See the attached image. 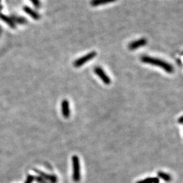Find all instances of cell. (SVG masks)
I'll return each instance as SVG.
<instances>
[{"instance_id":"6da1fadb","label":"cell","mask_w":183,"mask_h":183,"mask_svg":"<svg viewBox=\"0 0 183 183\" xmlns=\"http://www.w3.org/2000/svg\"><path fill=\"white\" fill-rule=\"evenodd\" d=\"M141 61L144 63L159 66V67L163 69L168 73H172L174 71L173 66L168 62L163 61V60L148 56H143L141 57Z\"/></svg>"},{"instance_id":"7a4b0ae2","label":"cell","mask_w":183,"mask_h":183,"mask_svg":"<svg viewBox=\"0 0 183 183\" xmlns=\"http://www.w3.org/2000/svg\"><path fill=\"white\" fill-rule=\"evenodd\" d=\"M72 167H73V180L75 182H78L81 180V167L79 157L77 155L72 157Z\"/></svg>"},{"instance_id":"3957f363","label":"cell","mask_w":183,"mask_h":183,"mask_svg":"<svg viewBox=\"0 0 183 183\" xmlns=\"http://www.w3.org/2000/svg\"><path fill=\"white\" fill-rule=\"evenodd\" d=\"M97 55V52H94V51L87 54L84 55V56L77 59L76 61L74 62V63H73V65H74V66H75V67H80V66H81L85 63H86V62L90 61V60L93 59Z\"/></svg>"},{"instance_id":"277c9868","label":"cell","mask_w":183,"mask_h":183,"mask_svg":"<svg viewBox=\"0 0 183 183\" xmlns=\"http://www.w3.org/2000/svg\"><path fill=\"white\" fill-rule=\"evenodd\" d=\"M94 73L97 74L98 76L99 77V78L100 79L103 81V83L106 85H109L111 84V79L109 78V77L107 75L105 72H104L103 69H102L101 67L100 66H97L95 67L94 69Z\"/></svg>"},{"instance_id":"5b68a950","label":"cell","mask_w":183,"mask_h":183,"mask_svg":"<svg viewBox=\"0 0 183 183\" xmlns=\"http://www.w3.org/2000/svg\"><path fill=\"white\" fill-rule=\"evenodd\" d=\"M34 171L35 172L38 174L40 177L44 178V180H47V181L50 182V183H57L58 182V178L54 174H46L44 172H41L39 170V169H34Z\"/></svg>"},{"instance_id":"8992f818","label":"cell","mask_w":183,"mask_h":183,"mask_svg":"<svg viewBox=\"0 0 183 183\" xmlns=\"http://www.w3.org/2000/svg\"><path fill=\"white\" fill-rule=\"evenodd\" d=\"M61 113L64 118H69L71 114L70 106L67 100L64 99L61 102Z\"/></svg>"},{"instance_id":"52a82bcc","label":"cell","mask_w":183,"mask_h":183,"mask_svg":"<svg viewBox=\"0 0 183 183\" xmlns=\"http://www.w3.org/2000/svg\"><path fill=\"white\" fill-rule=\"evenodd\" d=\"M147 43V41L146 39L142 38L140 39H138L137 41H134L128 45V48L130 49V50H134L136 49H137L138 48H140V47H142L145 46Z\"/></svg>"},{"instance_id":"ba28073f","label":"cell","mask_w":183,"mask_h":183,"mask_svg":"<svg viewBox=\"0 0 183 183\" xmlns=\"http://www.w3.org/2000/svg\"><path fill=\"white\" fill-rule=\"evenodd\" d=\"M23 10L25 12L26 14H29L35 20H39L40 19V15L38 13L35 12V10H33V9L29 7V6H24Z\"/></svg>"},{"instance_id":"9c48e42d","label":"cell","mask_w":183,"mask_h":183,"mask_svg":"<svg viewBox=\"0 0 183 183\" xmlns=\"http://www.w3.org/2000/svg\"><path fill=\"white\" fill-rule=\"evenodd\" d=\"M116 0H91L90 4L92 6H99L100 5H104V4L113 3Z\"/></svg>"},{"instance_id":"30bf717a","label":"cell","mask_w":183,"mask_h":183,"mask_svg":"<svg viewBox=\"0 0 183 183\" xmlns=\"http://www.w3.org/2000/svg\"><path fill=\"white\" fill-rule=\"evenodd\" d=\"M0 19L2 20V21L6 22L9 26H11L12 28H15V23L13 21V20L11 19V18L7 16L4 15L3 14H0Z\"/></svg>"},{"instance_id":"8fae6325","label":"cell","mask_w":183,"mask_h":183,"mask_svg":"<svg viewBox=\"0 0 183 183\" xmlns=\"http://www.w3.org/2000/svg\"><path fill=\"white\" fill-rule=\"evenodd\" d=\"M137 183H159V178L157 177H150L145 178L144 180H139Z\"/></svg>"},{"instance_id":"7c38bea8","label":"cell","mask_w":183,"mask_h":183,"mask_svg":"<svg viewBox=\"0 0 183 183\" xmlns=\"http://www.w3.org/2000/svg\"><path fill=\"white\" fill-rule=\"evenodd\" d=\"M159 178H162L164 180L165 182H170L172 180V177L169 174H167L166 172H159L157 174Z\"/></svg>"},{"instance_id":"4fadbf2b","label":"cell","mask_w":183,"mask_h":183,"mask_svg":"<svg viewBox=\"0 0 183 183\" xmlns=\"http://www.w3.org/2000/svg\"><path fill=\"white\" fill-rule=\"evenodd\" d=\"M13 18H14V19L12 20H14V21L19 24H24L26 22V20L25 19H24L23 17H13Z\"/></svg>"},{"instance_id":"5bb4252c","label":"cell","mask_w":183,"mask_h":183,"mask_svg":"<svg viewBox=\"0 0 183 183\" xmlns=\"http://www.w3.org/2000/svg\"><path fill=\"white\" fill-rule=\"evenodd\" d=\"M34 180H35V181L38 183H50L47 181V180H44V178L40 177L39 176H35V177H34Z\"/></svg>"},{"instance_id":"9a60e30c","label":"cell","mask_w":183,"mask_h":183,"mask_svg":"<svg viewBox=\"0 0 183 183\" xmlns=\"http://www.w3.org/2000/svg\"><path fill=\"white\" fill-rule=\"evenodd\" d=\"M33 181H34V176L29 174L26 177V179L24 183H33Z\"/></svg>"},{"instance_id":"2e32d148","label":"cell","mask_w":183,"mask_h":183,"mask_svg":"<svg viewBox=\"0 0 183 183\" xmlns=\"http://www.w3.org/2000/svg\"><path fill=\"white\" fill-rule=\"evenodd\" d=\"M30 1L32 2V4H33V5H34L35 7L37 8H39L40 7V6H41L39 0H30Z\"/></svg>"},{"instance_id":"e0dca14e","label":"cell","mask_w":183,"mask_h":183,"mask_svg":"<svg viewBox=\"0 0 183 183\" xmlns=\"http://www.w3.org/2000/svg\"><path fill=\"white\" fill-rule=\"evenodd\" d=\"M178 122H179L180 124H182V116H181V117L179 118V119H178Z\"/></svg>"},{"instance_id":"ac0fdd59","label":"cell","mask_w":183,"mask_h":183,"mask_svg":"<svg viewBox=\"0 0 183 183\" xmlns=\"http://www.w3.org/2000/svg\"><path fill=\"white\" fill-rule=\"evenodd\" d=\"M0 1H1V0H0Z\"/></svg>"}]
</instances>
